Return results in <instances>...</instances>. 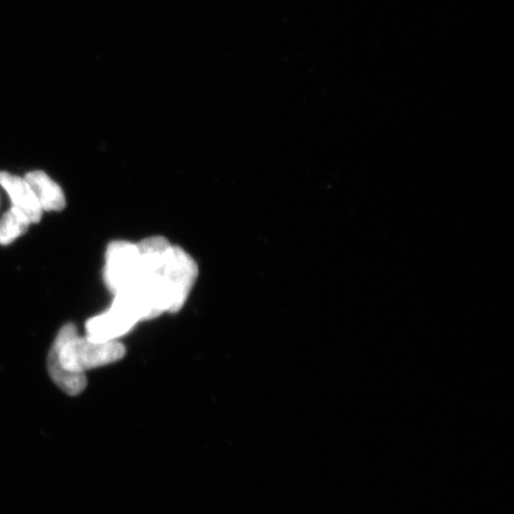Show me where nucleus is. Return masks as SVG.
Returning <instances> with one entry per match:
<instances>
[{"label": "nucleus", "instance_id": "f257e3e1", "mask_svg": "<svg viewBox=\"0 0 514 514\" xmlns=\"http://www.w3.org/2000/svg\"><path fill=\"white\" fill-rule=\"evenodd\" d=\"M125 356L119 341L94 342L80 336L73 324H66L56 336L48 355L50 378L70 396H79L87 386L85 372L111 365Z\"/></svg>", "mask_w": 514, "mask_h": 514}, {"label": "nucleus", "instance_id": "f03ea898", "mask_svg": "<svg viewBox=\"0 0 514 514\" xmlns=\"http://www.w3.org/2000/svg\"><path fill=\"white\" fill-rule=\"evenodd\" d=\"M162 286L166 294L168 312L183 309L198 277V265L183 248L169 246L160 269Z\"/></svg>", "mask_w": 514, "mask_h": 514}, {"label": "nucleus", "instance_id": "7ed1b4c3", "mask_svg": "<svg viewBox=\"0 0 514 514\" xmlns=\"http://www.w3.org/2000/svg\"><path fill=\"white\" fill-rule=\"evenodd\" d=\"M141 274V256L137 244L116 241L106 250L104 280L117 294L133 286Z\"/></svg>", "mask_w": 514, "mask_h": 514}, {"label": "nucleus", "instance_id": "20e7f679", "mask_svg": "<svg viewBox=\"0 0 514 514\" xmlns=\"http://www.w3.org/2000/svg\"><path fill=\"white\" fill-rule=\"evenodd\" d=\"M133 312L114 299L110 309L86 323V337L94 342L118 341L139 323Z\"/></svg>", "mask_w": 514, "mask_h": 514}, {"label": "nucleus", "instance_id": "39448f33", "mask_svg": "<svg viewBox=\"0 0 514 514\" xmlns=\"http://www.w3.org/2000/svg\"><path fill=\"white\" fill-rule=\"evenodd\" d=\"M0 186L8 193L12 208L22 211L31 224L41 221L43 211L27 180L14 174L0 172Z\"/></svg>", "mask_w": 514, "mask_h": 514}, {"label": "nucleus", "instance_id": "423d86ee", "mask_svg": "<svg viewBox=\"0 0 514 514\" xmlns=\"http://www.w3.org/2000/svg\"><path fill=\"white\" fill-rule=\"evenodd\" d=\"M25 180L34 191L42 211H61L65 209L66 198L59 184L45 172L34 171L25 175Z\"/></svg>", "mask_w": 514, "mask_h": 514}, {"label": "nucleus", "instance_id": "0eeeda50", "mask_svg": "<svg viewBox=\"0 0 514 514\" xmlns=\"http://www.w3.org/2000/svg\"><path fill=\"white\" fill-rule=\"evenodd\" d=\"M30 224L29 218L22 211L11 206L0 218V246H9L27 233Z\"/></svg>", "mask_w": 514, "mask_h": 514}]
</instances>
